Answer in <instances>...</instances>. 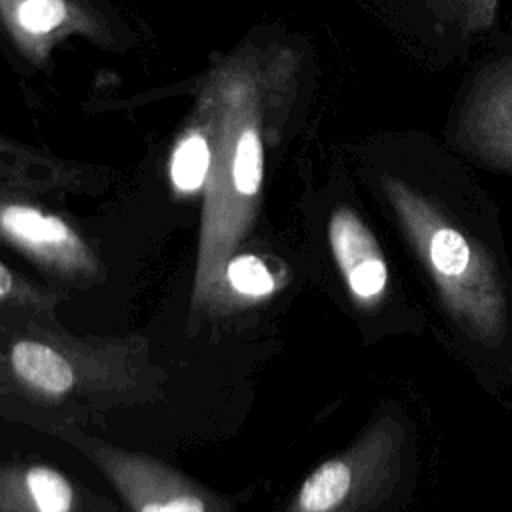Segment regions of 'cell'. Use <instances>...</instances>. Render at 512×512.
<instances>
[{
	"label": "cell",
	"instance_id": "52a82bcc",
	"mask_svg": "<svg viewBox=\"0 0 512 512\" xmlns=\"http://www.w3.org/2000/svg\"><path fill=\"white\" fill-rule=\"evenodd\" d=\"M24 492L34 512H72V484L50 466H32L24 474Z\"/></svg>",
	"mask_w": 512,
	"mask_h": 512
},
{
	"label": "cell",
	"instance_id": "8992f818",
	"mask_svg": "<svg viewBox=\"0 0 512 512\" xmlns=\"http://www.w3.org/2000/svg\"><path fill=\"white\" fill-rule=\"evenodd\" d=\"M352 470L344 460L320 464L300 486L296 504L300 512H332L348 496Z\"/></svg>",
	"mask_w": 512,
	"mask_h": 512
},
{
	"label": "cell",
	"instance_id": "ba28073f",
	"mask_svg": "<svg viewBox=\"0 0 512 512\" xmlns=\"http://www.w3.org/2000/svg\"><path fill=\"white\" fill-rule=\"evenodd\" d=\"M210 168V150L202 136L192 134L178 144L172 154L170 176L178 190L194 192L198 190Z\"/></svg>",
	"mask_w": 512,
	"mask_h": 512
},
{
	"label": "cell",
	"instance_id": "3957f363",
	"mask_svg": "<svg viewBox=\"0 0 512 512\" xmlns=\"http://www.w3.org/2000/svg\"><path fill=\"white\" fill-rule=\"evenodd\" d=\"M4 232L18 244L52 262L82 260V246L72 230L56 216L28 206H8L0 214Z\"/></svg>",
	"mask_w": 512,
	"mask_h": 512
},
{
	"label": "cell",
	"instance_id": "8fae6325",
	"mask_svg": "<svg viewBox=\"0 0 512 512\" xmlns=\"http://www.w3.org/2000/svg\"><path fill=\"white\" fill-rule=\"evenodd\" d=\"M262 142L256 130L248 128L240 134L236 152H234V164H232V180L234 188L242 196H254L262 184Z\"/></svg>",
	"mask_w": 512,
	"mask_h": 512
},
{
	"label": "cell",
	"instance_id": "9c48e42d",
	"mask_svg": "<svg viewBox=\"0 0 512 512\" xmlns=\"http://www.w3.org/2000/svg\"><path fill=\"white\" fill-rule=\"evenodd\" d=\"M432 12L462 32L482 34L492 28L498 0H426Z\"/></svg>",
	"mask_w": 512,
	"mask_h": 512
},
{
	"label": "cell",
	"instance_id": "7a4b0ae2",
	"mask_svg": "<svg viewBox=\"0 0 512 512\" xmlns=\"http://www.w3.org/2000/svg\"><path fill=\"white\" fill-rule=\"evenodd\" d=\"M328 236L348 288L362 300L378 296L386 286L388 270L364 222L352 210L340 208L330 218Z\"/></svg>",
	"mask_w": 512,
	"mask_h": 512
},
{
	"label": "cell",
	"instance_id": "6da1fadb",
	"mask_svg": "<svg viewBox=\"0 0 512 512\" xmlns=\"http://www.w3.org/2000/svg\"><path fill=\"white\" fill-rule=\"evenodd\" d=\"M454 138L466 152L512 168V58L476 72L458 108Z\"/></svg>",
	"mask_w": 512,
	"mask_h": 512
},
{
	"label": "cell",
	"instance_id": "4fadbf2b",
	"mask_svg": "<svg viewBox=\"0 0 512 512\" xmlns=\"http://www.w3.org/2000/svg\"><path fill=\"white\" fill-rule=\"evenodd\" d=\"M16 290V280L12 272L0 262V298H10Z\"/></svg>",
	"mask_w": 512,
	"mask_h": 512
},
{
	"label": "cell",
	"instance_id": "30bf717a",
	"mask_svg": "<svg viewBox=\"0 0 512 512\" xmlns=\"http://www.w3.org/2000/svg\"><path fill=\"white\" fill-rule=\"evenodd\" d=\"M224 274H226L228 286L242 296L262 298L272 294L276 288V280L268 270V266L252 254H240L228 260Z\"/></svg>",
	"mask_w": 512,
	"mask_h": 512
},
{
	"label": "cell",
	"instance_id": "277c9868",
	"mask_svg": "<svg viewBox=\"0 0 512 512\" xmlns=\"http://www.w3.org/2000/svg\"><path fill=\"white\" fill-rule=\"evenodd\" d=\"M10 368L18 380L48 396H62L76 384L70 360L54 346L38 340H20L10 350Z\"/></svg>",
	"mask_w": 512,
	"mask_h": 512
},
{
	"label": "cell",
	"instance_id": "5b68a950",
	"mask_svg": "<svg viewBox=\"0 0 512 512\" xmlns=\"http://www.w3.org/2000/svg\"><path fill=\"white\" fill-rule=\"evenodd\" d=\"M110 468L118 486H122L134 502L136 512H208V504L196 490L178 486L166 488L160 482L150 484L142 468L134 472L132 466H122L120 460Z\"/></svg>",
	"mask_w": 512,
	"mask_h": 512
},
{
	"label": "cell",
	"instance_id": "7c38bea8",
	"mask_svg": "<svg viewBox=\"0 0 512 512\" xmlns=\"http://www.w3.org/2000/svg\"><path fill=\"white\" fill-rule=\"evenodd\" d=\"M66 18V6L62 0H24L18 6L20 24L34 34L54 30Z\"/></svg>",
	"mask_w": 512,
	"mask_h": 512
}]
</instances>
